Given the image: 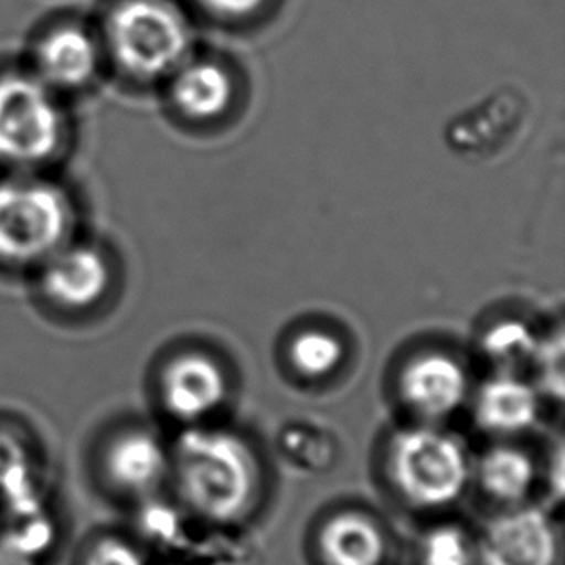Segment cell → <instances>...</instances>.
Masks as SVG:
<instances>
[{
    "label": "cell",
    "instance_id": "9a60e30c",
    "mask_svg": "<svg viewBox=\"0 0 565 565\" xmlns=\"http://www.w3.org/2000/svg\"><path fill=\"white\" fill-rule=\"evenodd\" d=\"M475 475L482 492L505 510L525 504L535 489V461L527 451L512 446H498L487 451Z\"/></svg>",
    "mask_w": 565,
    "mask_h": 565
},
{
    "label": "cell",
    "instance_id": "6da1fadb",
    "mask_svg": "<svg viewBox=\"0 0 565 565\" xmlns=\"http://www.w3.org/2000/svg\"><path fill=\"white\" fill-rule=\"evenodd\" d=\"M84 230V195L64 172H0L2 280L25 282Z\"/></svg>",
    "mask_w": 565,
    "mask_h": 565
},
{
    "label": "cell",
    "instance_id": "e0dca14e",
    "mask_svg": "<svg viewBox=\"0 0 565 565\" xmlns=\"http://www.w3.org/2000/svg\"><path fill=\"white\" fill-rule=\"evenodd\" d=\"M417 565H477V536L456 523L427 529L415 548Z\"/></svg>",
    "mask_w": 565,
    "mask_h": 565
},
{
    "label": "cell",
    "instance_id": "277c9868",
    "mask_svg": "<svg viewBox=\"0 0 565 565\" xmlns=\"http://www.w3.org/2000/svg\"><path fill=\"white\" fill-rule=\"evenodd\" d=\"M180 502L199 520L232 525L249 515L259 494V466L228 430L190 428L170 456Z\"/></svg>",
    "mask_w": 565,
    "mask_h": 565
},
{
    "label": "cell",
    "instance_id": "8992f818",
    "mask_svg": "<svg viewBox=\"0 0 565 565\" xmlns=\"http://www.w3.org/2000/svg\"><path fill=\"white\" fill-rule=\"evenodd\" d=\"M20 58L35 76L76 105L108 79L105 51L92 12L56 10L39 18L25 35Z\"/></svg>",
    "mask_w": 565,
    "mask_h": 565
},
{
    "label": "cell",
    "instance_id": "d6986e66",
    "mask_svg": "<svg viewBox=\"0 0 565 565\" xmlns=\"http://www.w3.org/2000/svg\"><path fill=\"white\" fill-rule=\"evenodd\" d=\"M291 365L309 379H322L340 367L344 345L322 330H307L294 338L290 345Z\"/></svg>",
    "mask_w": 565,
    "mask_h": 565
},
{
    "label": "cell",
    "instance_id": "3957f363",
    "mask_svg": "<svg viewBox=\"0 0 565 565\" xmlns=\"http://www.w3.org/2000/svg\"><path fill=\"white\" fill-rule=\"evenodd\" d=\"M77 139L74 105L20 54H0V172H64Z\"/></svg>",
    "mask_w": 565,
    "mask_h": 565
},
{
    "label": "cell",
    "instance_id": "44dd1931",
    "mask_svg": "<svg viewBox=\"0 0 565 565\" xmlns=\"http://www.w3.org/2000/svg\"><path fill=\"white\" fill-rule=\"evenodd\" d=\"M270 0H198L199 8L222 22H245L259 14Z\"/></svg>",
    "mask_w": 565,
    "mask_h": 565
},
{
    "label": "cell",
    "instance_id": "7c38bea8",
    "mask_svg": "<svg viewBox=\"0 0 565 565\" xmlns=\"http://www.w3.org/2000/svg\"><path fill=\"white\" fill-rule=\"evenodd\" d=\"M170 105L188 120H213L224 115L234 99V77L221 62L191 56L164 82Z\"/></svg>",
    "mask_w": 565,
    "mask_h": 565
},
{
    "label": "cell",
    "instance_id": "ac0fdd59",
    "mask_svg": "<svg viewBox=\"0 0 565 565\" xmlns=\"http://www.w3.org/2000/svg\"><path fill=\"white\" fill-rule=\"evenodd\" d=\"M136 525L131 533L146 544L149 552L153 548H174L184 536V520L172 505L164 504L159 498H149L136 505Z\"/></svg>",
    "mask_w": 565,
    "mask_h": 565
},
{
    "label": "cell",
    "instance_id": "5bb4252c",
    "mask_svg": "<svg viewBox=\"0 0 565 565\" xmlns=\"http://www.w3.org/2000/svg\"><path fill=\"white\" fill-rule=\"evenodd\" d=\"M536 417V392L518 376H497L487 382L477 396V419L490 433H523L535 425Z\"/></svg>",
    "mask_w": 565,
    "mask_h": 565
},
{
    "label": "cell",
    "instance_id": "2e32d148",
    "mask_svg": "<svg viewBox=\"0 0 565 565\" xmlns=\"http://www.w3.org/2000/svg\"><path fill=\"white\" fill-rule=\"evenodd\" d=\"M68 565H153V554L130 529L99 525L77 539Z\"/></svg>",
    "mask_w": 565,
    "mask_h": 565
},
{
    "label": "cell",
    "instance_id": "52a82bcc",
    "mask_svg": "<svg viewBox=\"0 0 565 565\" xmlns=\"http://www.w3.org/2000/svg\"><path fill=\"white\" fill-rule=\"evenodd\" d=\"M388 467L397 494L419 510L450 508L473 479L466 446L436 428L399 433L390 446Z\"/></svg>",
    "mask_w": 565,
    "mask_h": 565
},
{
    "label": "cell",
    "instance_id": "4fadbf2b",
    "mask_svg": "<svg viewBox=\"0 0 565 565\" xmlns=\"http://www.w3.org/2000/svg\"><path fill=\"white\" fill-rule=\"evenodd\" d=\"M317 552L322 565H384L388 536L365 513H334L319 529Z\"/></svg>",
    "mask_w": 565,
    "mask_h": 565
},
{
    "label": "cell",
    "instance_id": "7a4b0ae2",
    "mask_svg": "<svg viewBox=\"0 0 565 565\" xmlns=\"http://www.w3.org/2000/svg\"><path fill=\"white\" fill-rule=\"evenodd\" d=\"M92 15L108 79L118 84H164L193 56L195 30L174 0H99Z\"/></svg>",
    "mask_w": 565,
    "mask_h": 565
},
{
    "label": "cell",
    "instance_id": "30bf717a",
    "mask_svg": "<svg viewBox=\"0 0 565 565\" xmlns=\"http://www.w3.org/2000/svg\"><path fill=\"white\" fill-rule=\"evenodd\" d=\"M161 396L178 419H203L224 402L226 379L211 358L184 353L162 371Z\"/></svg>",
    "mask_w": 565,
    "mask_h": 565
},
{
    "label": "cell",
    "instance_id": "5b68a950",
    "mask_svg": "<svg viewBox=\"0 0 565 565\" xmlns=\"http://www.w3.org/2000/svg\"><path fill=\"white\" fill-rule=\"evenodd\" d=\"M23 284L31 306L45 321L62 329H85L115 296L118 267L110 247L84 230Z\"/></svg>",
    "mask_w": 565,
    "mask_h": 565
},
{
    "label": "cell",
    "instance_id": "9c48e42d",
    "mask_svg": "<svg viewBox=\"0 0 565 565\" xmlns=\"http://www.w3.org/2000/svg\"><path fill=\"white\" fill-rule=\"evenodd\" d=\"M477 536V565H559L562 539L551 513L535 505L508 508Z\"/></svg>",
    "mask_w": 565,
    "mask_h": 565
},
{
    "label": "cell",
    "instance_id": "ffe728a7",
    "mask_svg": "<svg viewBox=\"0 0 565 565\" xmlns=\"http://www.w3.org/2000/svg\"><path fill=\"white\" fill-rule=\"evenodd\" d=\"M535 337L520 322H505L490 330L487 352L500 365H515L535 352Z\"/></svg>",
    "mask_w": 565,
    "mask_h": 565
},
{
    "label": "cell",
    "instance_id": "ba28073f",
    "mask_svg": "<svg viewBox=\"0 0 565 565\" xmlns=\"http://www.w3.org/2000/svg\"><path fill=\"white\" fill-rule=\"evenodd\" d=\"M84 473L110 504L136 508L159 494L170 475V454L146 428L110 430L85 456Z\"/></svg>",
    "mask_w": 565,
    "mask_h": 565
},
{
    "label": "cell",
    "instance_id": "8fae6325",
    "mask_svg": "<svg viewBox=\"0 0 565 565\" xmlns=\"http://www.w3.org/2000/svg\"><path fill=\"white\" fill-rule=\"evenodd\" d=\"M399 384L405 402L428 419H440L459 409L469 390L463 367L443 353L413 360L404 369Z\"/></svg>",
    "mask_w": 565,
    "mask_h": 565
}]
</instances>
